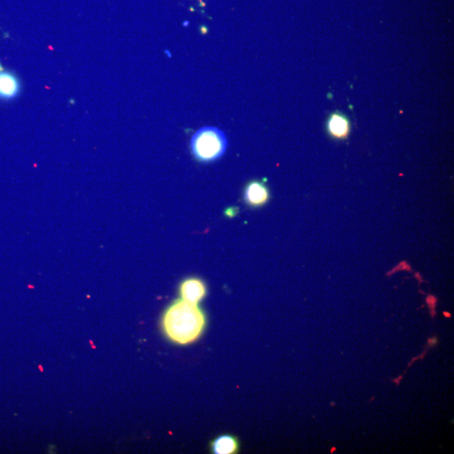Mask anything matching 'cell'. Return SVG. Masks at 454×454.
I'll use <instances>...</instances> for the list:
<instances>
[{
	"label": "cell",
	"mask_w": 454,
	"mask_h": 454,
	"mask_svg": "<svg viewBox=\"0 0 454 454\" xmlns=\"http://www.w3.org/2000/svg\"><path fill=\"white\" fill-rule=\"evenodd\" d=\"M166 337L175 344L189 345L201 337L206 327V316L199 305L176 301L166 310L162 319Z\"/></svg>",
	"instance_id": "cell-1"
},
{
	"label": "cell",
	"mask_w": 454,
	"mask_h": 454,
	"mask_svg": "<svg viewBox=\"0 0 454 454\" xmlns=\"http://www.w3.org/2000/svg\"><path fill=\"white\" fill-rule=\"evenodd\" d=\"M190 146L195 160L210 162L223 156L227 150V140L219 129L206 127L195 133L191 139Z\"/></svg>",
	"instance_id": "cell-2"
},
{
	"label": "cell",
	"mask_w": 454,
	"mask_h": 454,
	"mask_svg": "<svg viewBox=\"0 0 454 454\" xmlns=\"http://www.w3.org/2000/svg\"><path fill=\"white\" fill-rule=\"evenodd\" d=\"M207 294V287L203 280L195 277L184 279L179 286L181 300L199 305Z\"/></svg>",
	"instance_id": "cell-3"
},
{
	"label": "cell",
	"mask_w": 454,
	"mask_h": 454,
	"mask_svg": "<svg viewBox=\"0 0 454 454\" xmlns=\"http://www.w3.org/2000/svg\"><path fill=\"white\" fill-rule=\"evenodd\" d=\"M270 199V192L264 182L251 181L244 190V201L250 207L258 208L265 205Z\"/></svg>",
	"instance_id": "cell-4"
},
{
	"label": "cell",
	"mask_w": 454,
	"mask_h": 454,
	"mask_svg": "<svg viewBox=\"0 0 454 454\" xmlns=\"http://www.w3.org/2000/svg\"><path fill=\"white\" fill-rule=\"evenodd\" d=\"M327 129L331 138L344 140L349 138L351 131L350 121L344 114L336 112L331 114L327 121Z\"/></svg>",
	"instance_id": "cell-5"
},
{
	"label": "cell",
	"mask_w": 454,
	"mask_h": 454,
	"mask_svg": "<svg viewBox=\"0 0 454 454\" xmlns=\"http://www.w3.org/2000/svg\"><path fill=\"white\" fill-rule=\"evenodd\" d=\"M21 84L16 75L10 72L0 73V99H11L20 93Z\"/></svg>",
	"instance_id": "cell-6"
},
{
	"label": "cell",
	"mask_w": 454,
	"mask_h": 454,
	"mask_svg": "<svg viewBox=\"0 0 454 454\" xmlns=\"http://www.w3.org/2000/svg\"><path fill=\"white\" fill-rule=\"evenodd\" d=\"M238 439L231 435L220 436L213 441L212 450L216 454H234L238 451Z\"/></svg>",
	"instance_id": "cell-7"
},
{
	"label": "cell",
	"mask_w": 454,
	"mask_h": 454,
	"mask_svg": "<svg viewBox=\"0 0 454 454\" xmlns=\"http://www.w3.org/2000/svg\"><path fill=\"white\" fill-rule=\"evenodd\" d=\"M438 341V340L437 338H431L428 339V345H429V346H433L434 345L437 344Z\"/></svg>",
	"instance_id": "cell-8"
},
{
	"label": "cell",
	"mask_w": 454,
	"mask_h": 454,
	"mask_svg": "<svg viewBox=\"0 0 454 454\" xmlns=\"http://www.w3.org/2000/svg\"><path fill=\"white\" fill-rule=\"evenodd\" d=\"M444 316H446V317H451L452 316L451 314H449L448 312H444Z\"/></svg>",
	"instance_id": "cell-9"
},
{
	"label": "cell",
	"mask_w": 454,
	"mask_h": 454,
	"mask_svg": "<svg viewBox=\"0 0 454 454\" xmlns=\"http://www.w3.org/2000/svg\"><path fill=\"white\" fill-rule=\"evenodd\" d=\"M334 450H336L335 448L332 449H331V453H333V452H334Z\"/></svg>",
	"instance_id": "cell-10"
},
{
	"label": "cell",
	"mask_w": 454,
	"mask_h": 454,
	"mask_svg": "<svg viewBox=\"0 0 454 454\" xmlns=\"http://www.w3.org/2000/svg\"><path fill=\"white\" fill-rule=\"evenodd\" d=\"M0 71H2L1 66H0Z\"/></svg>",
	"instance_id": "cell-11"
}]
</instances>
